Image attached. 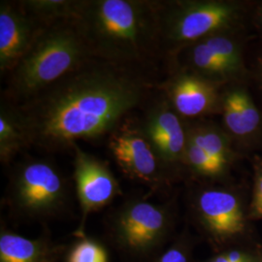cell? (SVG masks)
<instances>
[{"instance_id": "4fadbf2b", "label": "cell", "mask_w": 262, "mask_h": 262, "mask_svg": "<svg viewBox=\"0 0 262 262\" xmlns=\"http://www.w3.org/2000/svg\"><path fill=\"white\" fill-rule=\"evenodd\" d=\"M46 28L28 15L19 1L0 2V71L2 75L9 74Z\"/></svg>"}, {"instance_id": "8fae6325", "label": "cell", "mask_w": 262, "mask_h": 262, "mask_svg": "<svg viewBox=\"0 0 262 262\" xmlns=\"http://www.w3.org/2000/svg\"><path fill=\"white\" fill-rule=\"evenodd\" d=\"M224 86L173 64L168 67V77L159 83V90L184 120L193 121L221 114Z\"/></svg>"}, {"instance_id": "2e32d148", "label": "cell", "mask_w": 262, "mask_h": 262, "mask_svg": "<svg viewBox=\"0 0 262 262\" xmlns=\"http://www.w3.org/2000/svg\"><path fill=\"white\" fill-rule=\"evenodd\" d=\"M173 64L187 68L222 85L246 83L242 76L228 66L203 41L195 42L183 50Z\"/></svg>"}, {"instance_id": "6da1fadb", "label": "cell", "mask_w": 262, "mask_h": 262, "mask_svg": "<svg viewBox=\"0 0 262 262\" xmlns=\"http://www.w3.org/2000/svg\"><path fill=\"white\" fill-rule=\"evenodd\" d=\"M159 84L146 68L92 58L32 98L8 105L28 148L60 152L110 136L148 104Z\"/></svg>"}, {"instance_id": "9c48e42d", "label": "cell", "mask_w": 262, "mask_h": 262, "mask_svg": "<svg viewBox=\"0 0 262 262\" xmlns=\"http://www.w3.org/2000/svg\"><path fill=\"white\" fill-rule=\"evenodd\" d=\"M141 129L150 141L169 176L186 182L184 158L187 144V121L176 112L160 91L147 104Z\"/></svg>"}, {"instance_id": "603a6c76", "label": "cell", "mask_w": 262, "mask_h": 262, "mask_svg": "<svg viewBox=\"0 0 262 262\" xmlns=\"http://www.w3.org/2000/svg\"><path fill=\"white\" fill-rule=\"evenodd\" d=\"M261 247H242L213 253L205 260L195 262H261Z\"/></svg>"}, {"instance_id": "d4e9b609", "label": "cell", "mask_w": 262, "mask_h": 262, "mask_svg": "<svg viewBox=\"0 0 262 262\" xmlns=\"http://www.w3.org/2000/svg\"><path fill=\"white\" fill-rule=\"evenodd\" d=\"M261 262H262V258H261Z\"/></svg>"}, {"instance_id": "44dd1931", "label": "cell", "mask_w": 262, "mask_h": 262, "mask_svg": "<svg viewBox=\"0 0 262 262\" xmlns=\"http://www.w3.org/2000/svg\"><path fill=\"white\" fill-rule=\"evenodd\" d=\"M247 80L250 92L262 109V39L255 37L247 48L245 55Z\"/></svg>"}, {"instance_id": "7402d4cb", "label": "cell", "mask_w": 262, "mask_h": 262, "mask_svg": "<svg viewBox=\"0 0 262 262\" xmlns=\"http://www.w3.org/2000/svg\"><path fill=\"white\" fill-rule=\"evenodd\" d=\"M253 169V181L249 216L253 223L262 220V156L255 154L251 158Z\"/></svg>"}, {"instance_id": "3957f363", "label": "cell", "mask_w": 262, "mask_h": 262, "mask_svg": "<svg viewBox=\"0 0 262 262\" xmlns=\"http://www.w3.org/2000/svg\"><path fill=\"white\" fill-rule=\"evenodd\" d=\"M187 187V224L213 253L262 246L249 216L252 185L247 179L225 183L189 182Z\"/></svg>"}, {"instance_id": "9a60e30c", "label": "cell", "mask_w": 262, "mask_h": 262, "mask_svg": "<svg viewBox=\"0 0 262 262\" xmlns=\"http://www.w3.org/2000/svg\"><path fill=\"white\" fill-rule=\"evenodd\" d=\"M187 136L207 154L227 169L234 171L243 157L236 150L221 123L210 119L187 121Z\"/></svg>"}, {"instance_id": "277c9868", "label": "cell", "mask_w": 262, "mask_h": 262, "mask_svg": "<svg viewBox=\"0 0 262 262\" xmlns=\"http://www.w3.org/2000/svg\"><path fill=\"white\" fill-rule=\"evenodd\" d=\"M95 58L73 19L46 28L8 74L1 101L18 105Z\"/></svg>"}, {"instance_id": "30bf717a", "label": "cell", "mask_w": 262, "mask_h": 262, "mask_svg": "<svg viewBox=\"0 0 262 262\" xmlns=\"http://www.w3.org/2000/svg\"><path fill=\"white\" fill-rule=\"evenodd\" d=\"M73 150V180L81 210V220L73 236L81 238L86 234L85 224L89 215L110 205L116 197L122 195V191L107 161L82 150L79 145H76Z\"/></svg>"}, {"instance_id": "5b68a950", "label": "cell", "mask_w": 262, "mask_h": 262, "mask_svg": "<svg viewBox=\"0 0 262 262\" xmlns=\"http://www.w3.org/2000/svg\"><path fill=\"white\" fill-rule=\"evenodd\" d=\"M151 193L124 199L104 219L103 241L122 262H147L177 236V195L150 200Z\"/></svg>"}, {"instance_id": "8992f818", "label": "cell", "mask_w": 262, "mask_h": 262, "mask_svg": "<svg viewBox=\"0 0 262 262\" xmlns=\"http://www.w3.org/2000/svg\"><path fill=\"white\" fill-rule=\"evenodd\" d=\"M256 0L159 1L160 53L172 66L183 50L213 34L252 29Z\"/></svg>"}, {"instance_id": "52a82bcc", "label": "cell", "mask_w": 262, "mask_h": 262, "mask_svg": "<svg viewBox=\"0 0 262 262\" xmlns=\"http://www.w3.org/2000/svg\"><path fill=\"white\" fill-rule=\"evenodd\" d=\"M3 201L14 220L45 225L67 215L72 187L53 161L28 158L11 169Z\"/></svg>"}, {"instance_id": "7c38bea8", "label": "cell", "mask_w": 262, "mask_h": 262, "mask_svg": "<svg viewBox=\"0 0 262 262\" xmlns=\"http://www.w3.org/2000/svg\"><path fill=\"white\" fill-rule=\"evenodd\" d=\"M220 115L223 128L244 159L262 150V109L246 83L224 86Z\"/></svg>"}, {"instance_id": "7a4b0ae2", "label": "cell", "mask_w": 262, "mask_h": 262, "mask_svg": "<svg viewBox=\"0 0 262 262\" xmlns=\"http://www.w3.org/2000/svg\"><path fill=\"white\" fill-rule=\"evenodd\" d=\"M159 1L79 0L72 18L95 58L146 68L160 53Z\"/></svg>"}, {"instance_id": "ba28073f", "label": "cell", "mask_w": 262, "mask_h": 262, "mask_svg": "<svg viewBox=\"0 0 262 262\" xmlns=\"http://www.w3.org/2000/svg\"><path fill=\"white\" fill-rule=\"evenodd\" d=\"M108 147L122 173L147 186L151 194H166L173 187L174 182L139 123L123 122L109 136Z\"/></svg>"}, {"instance_id": "5bb4252c", "label": "cell", "mask_w": 262, "mask_h": 262, "mask_svg": "<svg viewBox=\"0 0 262 262\" xmlns=\"http://www.w3.org/2000/svg\"><path fill=\"white\" fill-rule=\"evenodd\" d=\"M66 245L52 239L49 229L35 239L10 230L1 221L0 262H61Z\"/></svg>"}, {"instance_id": "ac0fdd59", "label": "cell", "mask_w": 262, "mask_h": 262, "mask_svg": "<svg viewBox=\"0 0 262 262\" xmlns=\"http://www.w3.org/2000/svg\"><path fill=\"white\" fill-rule=\"evenodd\" d=\"M78 1L79 0H24L19 2L28 15L48 28L58 21L72 19L75 15Z\"/></svg>"}, {"instance_id": "cb8c5ba5", "label": "cell", "mask_w": 262, "mask_h": 262, "mask_svg": "<svg viewBox=\"0 0 262 262\" xmlns=\"http://www.w3.org/2000/svg\"><path fill=\"white\" fill-rule=\"evenodd\" d=\"M252 29L254 35L262 39V0H256L252 15Z\"/></svg>"}, {"instance_id": "e0dca14e", "label": "cell", "mask_w": 262, "mask_h": 262, "mask_svg": "<svg viewBox=\"0 0 262 262\" xmlns=\"http://www.w3.org/2000/svg\"><path fill=\"white\" fill-rule=\"evenodd\" d=\"M28 149L26 136L8 104L1 101L0 108V161L9 165L19 152Z\"/></svg>"}, {"instance_id": "d6986e66", "label": "cell", "mask_w": 262, "mask_h": 262, "mask_svg": "<svg viewBox=\"0 0 262 262\" xmlns=\"http://www.w3.org/2000/svg\"><path fill=\"white\" fill-rule=\"evenodd\" d=\"M61 262H110V248L103 239L85 234L66 245Z\"/></svg>"}, {"instance_id": "ffe728a7", "label": "cell", "mask_w": 262, "mask_h": 262, "mask_svg": "<svg viewBox=\"0 0 262 262\" xmlns=\"http://www.w3.org/2000/svg\"><path fill=\"white\" fill-rule=\"evenodd\" d=\"M196 238L189 225L186 224L161 253L147 262H195L193 252L198 241Z\"/></svg>"}]
</instances>
